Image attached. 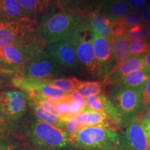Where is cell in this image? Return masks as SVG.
Returning a JSON list of instances; mask_svg holds the SVG:
<instances>
[{
    "mask_svg": "<svg viewBox=\"0 0 150 150\" xmlns=\"http://www.w3.org/2000/svg\"><path fill=\"white\" fill-rule=\"evenodd\" d=\"M93 40L94 31L83 18L75 28L69 42L74 46L81 68L92 77L104 80V73L95 59Z\"/></svg>",
    "mask_w": 150,
    "mask_h": 150,
    "instance_id": "cell-1",
    "label": "cell"
},
{
    "mask_svg": "<svg viewBox=\"0 0 150 150\" xmlns=\"http://www.w3.org/2000/svg\"><path fill=\"white\" fill-rule=\"evenodd\" d=\"M47 45L38 22L31 19L10 20L0 16V48L11 45Z\"/></svg>",
    "mask_w": 150,
    "mask_h": 150,
    "instance_id": "cell-2",
    "label": "cell"
},
{
    "mask_svg": "<svg viewBox=\"0 0 150 150\" xmlns=\"http://www.w3.org/2000/svg\"><path fill=\"white\" fill-rule=\"evenodd\" d=\"M122 132L102 127H86L70 137L78 150H120Z\"/></svg>",
    "mask_w": 150,
    "mask_h": 150,
    "instance_id": "cell-3",
    "label": "cell"
},
{
    "mask_svg": "<svg viewBox=\"0 0 150 150\" xmlns=\"http://www.w3.org/2000/svg\"><path fill=\"white\" fill-rule=\"evenodd\" d=\"M28 139L38 150H73L68 134L59 127L33 117L28 131Z\"/></svg>",
    "mask_w": 150,
    "mask_h": 150,
    "instance_id": "cell-4",
    "label": "cell"
},
{
    "mask_svg": "<svg viewBox=\"0 0 150 150\" xmlns=\"http://www.w3.org/2000/svg\"><path fill=\"white\" fill-rule=\"evenodd\" d=\"M83 17L65 11H59L40 20V34L48 44L70 40L76 26Z\"/></svg>",
    "mask_w": 150,
    "mask_h": 150,
    "instance_id": "cell-5",
    "label": "cell"
},
{
    "mask_svg": "<svg viewBox=\"0 0 150 150\" xmlns=\"http://www.w3.org/2000/svg\"><path fill=\"white\" fill-rule=\"evenodd\" d=\"M47 45H11L0 48V69L2 72H16L20 67L45 52Z\"/></svg>",
    "mask_w": 150,
    "mask_h": 150,
    "instance_id": "cell-6",
    "label": "cell"
},
{
    "mask_svg": "<svg viewBox=\"0 0 150 150\" xmlns=\"http://www.w3.org/2000/svg\"><path fill=\"white\" fill-rule=\"evenodd\" d=\"M140 88L124 87L112 89L109 98L122 117L124 127L138 116L140 104Z\"/></svg>",
    "mask_w": 150,
    "mask_h": 150,
    "instance_id": "cell-7",
    "label": "cell"
},
{
    "mask_svg": "<svg viewBox=\"0 0 150 150\" xmlns=\"http://www.w3.org/2000/svg\"><path fill=\"white\" fill-rule=\"evenodd\" d=\"M16 73L24 78L40 79H58L63 75L62 69L45 52L30 60Z\"/></svg>",
    "mask_w": 150,
    "mask_h": 150,
    "instance_id": "cell-8",
    "label": "cell"
},
{
    "mask_svg": "<svg viewBox=\"0 0 150 150\" xmlns=\"http://www.w3.org/2000/svg\"><path fill=\"white\" fill-rule=\"evenodd\" d=\"M45 52L62 70L72 73H78L81 70L74 46L69 41L47 45Z\"/></svg>",
    "mask_w": 150,
    "mask_h": 150,
    "instance_id": "cell-9",
    "label": "cell"
},
{
    "mask_svg": "<svg viewBox=\"0 0 150 150\" xmlns=\"http://www.w3.org/2000/svg\"><path fill=\"white\" fill-rule=\"evenodd\" d=\"M122 132L120 150H150L142 118L136 117Z\"/></svg>",
    "mask_w": 150,
    "mask_h": 150,
    "instance_id": "cell-10",
    "label": "cell"
},
{
    "mask_svg": "<svg viewBox=\"0 0 150 150\" xmlns=\"http://www.w3.org/2000/svg\"><path fill=\"white\" fill-rule=\"evenodd\" d=\"M11 87L16 88L27 94L38 93L54 99H63L67 95L62 90L48 84L45 79L35 78H24L15 74L11 80Z\"/></svg>",
    "mask_w": 150,
    "mask_h": 150,
    "instance_id": "cell-11",
    "label": "cell"
},
{
    "mask_svg": "<svg viewBox=\"0 0 150 150\" xmlns=\"http://www.w3.org/2000/svg\"><path fill=\"white\" fill-rule=\"evenodd\" d=\"M28 96L22 91H6L0 94V103L10 123L16 122L21 118L27 109Z\"/></svg>",
    "mask_w": 150,
    "mask_h": 150,
    "instance_id": "cell-12",
    "label": "cell"
},
{
    "mask_svg": "<svg viewBox=\"0 0 150 150\" xmlns=\"http://www.w3.org/2000/svg\"><path fill=\"white\" fill-rule=\"evenodd\" d=\"M93 47L96 61L102 69L104 79L114 67L110 38H106L94 32Z\"/></svg>",
    "mask_w": 150,
    "mask_h": 150,
    "instance_id": "cell-13",
    "label": "cell"
},
{
    "mask_svg": "<svg viewBox=\"0 0 150 150\" xmlns=\"http://www.w3.org/2000/svg\"><path fill=\"white\" fill-rule=\"evenodd\" d=\"M82 128L86 127H102L105 128L120 130V127L117 125L110 116L106 112L98 110H92L91 108L86 107L83 111L75 115Z\"/></svg>",
    "mask_w": 150,
    "mask_h": 150,
    "instance_id": "cell-14",
    "label": "cell"
},
{
    "mask_svg": "<svg viewBox=\"0 0 150 150\" xmlns=\"http://www.w3.org/2000/svg\"><path fill=\"white\" fill-rule=\"evenodd\" d=\"M143 67V55L130 56L125 61L114 65L112 70L103 81L106 86H111L130 72Z\"/></svg>",
    "mask_w": 150,
    "mask_h": 150,
    "instance_id": "cell-15",
    "label": "cell"
},
{
    "mask_svg": "<svg viewBox=\"0 0 150 150\" xmlns=\"http://www.w3.org/2000/svg\"><path fill=\"white\" fill-rule=\"evenodd\" d=\"M28 18L38 22L54 13L55 0H18Z\"/></svg>",
    "mask_w": 150,
    "mask_h": 150,
    "instance_id": "cell-16",
    "label": "cell"
},
{
    "mask_svg": "<svg viewBox=\"0 0 150 150\" xmlns=\"http://www.w3.org/2000/svg\"><path fill=\"white\" fill-rule=\"evenodd\" d=\"M86 107L91 108L92 110L106 112L117 124L120 129L123 128L124 124L122 117L109 97L106 96L104 94L91 96L86 98Z\"/></svg>",
    "mask_w": 150,
    "mask_h": 150,
    "instance_id": "cell-17",
    "label": "cell"
},
{
    "mask_svg": "<svg viewBox=\"0 0 150 150\" xmlns=\"http://www.w3.org/2000/svg\"><path fill=\"white\" fill-rule=\"evenodd\" d=\"M95 33L106 38H110L112 19L99 9L90 12L84 17Z\"/></svg>",
    "mask_w": 150,
    "mask_h": 150,
    "instance_id": "cell-18",
    "label": "cell"
},
{
    "mask_svg": "<svg viewBox=\"0 0 150 150\" xmlns=\"http://www.w3.org/2000/svg\"><path fill=\"white\" fill-rule=\"evenodd\" d=\"M149 77L150 70L143 67L139 70L130 72L110 86L112 90L124 87H141Z\"/></svg>",
    "mask_w": 150,
    "mask_h": 150,
    "instance_id": "cell-19",
    "label": "cell"
},
{
    "mask_svg": "<svg viewBox=\"0 0 150 150\" xmlns=\"http://www.w3.org/2000/svg\"><path fill=\"white\" fill-rule=\"evenodd\" d=\"M0 16L10 20L30 19L22 8L18 0H0Z\"/></svg>",
    "mask_w": 150,
    "mask_h": 150,
    "instance_id": "cell-20",
    "label": "cell"
},
{
    "mask_svg": "<svg viewBox=\"0 0 150 150\" xmlns=\"http://www.w3.org/2000/svg\"><path fill=\"white\" fill-rule=\"evenodd\" d=\"M60 11H68L83 18L93 10L91 9L90 0H55Z\"/></svg>",
    "mask_w": 150,
    "mask_h": 150,
    "instance_id": "cell-21",
    "label": "cell"
},
{
    "mask_svg": "<svg viewBox=\"0 0 150 150\" xmlns=\"http://www.w3.org/2000/svg\"><path fill=\"white\" fill-rule=\"evenodd\" d=\"M110 39L114 64H119L130 57L129 53V40L125 35L110 37Z\"/></svg>",
    "mask_w": 150,
    "mask_h": 150,
    "instance_id": "cell-22",
    "label": "cell"
},
{
    "mask_svg": "<svg viewBox=\"0 0 150 150\" xmlns=\"http://www.w3.org/2000/svg\"><path fill=\"white\" fill-rule=\"evenodd\" d=\"M28 101H29V104L32 108L35 117L37 119L42 122H44L50 124V125H54V126L59 127L61 129H63L65 120H62L59 116L47 111V110L41 107L40 106H39L38 104L33 102V101L29 100V99H28Z\"/></svg>",
    "mask_w": 150,
    "mask_h": 150,
    "instance_id": "cell-23",
    "label": "cell"
},
{
    "mask_svg": "<svg viewBox=\"0 0 150 150\" xmlns=\"http://www.w3.org/2000/svg\"><path fill=\"white\" fill-rule=\"evenodd\" d=\"M106 86L103 80L100 81H83L79 80L76 91L84 98H88L91 96L103 95Z\"/></svg>",
    "mask_w": 150,
    "mask_h": 150,
    "instance_id": "cell-24",
    "label": "cell"
},
{
    "mask_svg": "<svg viewBox=\"0 0 150 150\" xmlns=\"http://www.w3.org/2000/svg\"><path fill=\"white\" fill-rule=\"evenodd\" d=\"M50 85L64 91L67 94H70L72 92L76 91L79 80L75 77L70 78H58L45 79Z\"/></svg>",
    "mask_w": 150,
    "mask_h": 150,
    "instance_id": "cell-25",
    "label": "cell"
},
{
    "mask_svg": "<svg viewBox=\"0 0 150 150\" xmlns=\"http://www.w3.org/2000/svg\"><path fill=\"white\" fill-rule=\"evenodd\" d=\"M129 9L127 0H115L110 4L107 8L102 11L112 20H114L122 17L127 11H129Z\"/></svg>",
    "mask_w": 150,
    "mask_h": 150,
    "instance_id": "cell-26",
    "label": "cell"
},
{
    "mask_svg": "<svg viewBox=\"0 0 150 150\" xmlns=\"http://www.w3.org/2000/svg\"><path fill=\"white\" fill-rule=\"evenodd\" d=\"M150 35V25L141 24L129 29L125 34V37L129 41L134 40L149 39Z\"/></svg>",
    "mask_w": 150,
    "mask_h": 150,
    "instance_id": "cell-27",
    "label": "cell"
},
{
    "mask_svg": "<svg viewBox=\"0 0 150 150\" xmlns=\"http://www.w3.org/2000/svg\"><path fill=\"white\" fill-rule=\"evenodd\" d=\"M150 50L149 42L147 39L134 40L129 44V56L144 55Z\"/></svg>",
    "mask_w": 150,
    "mask_h": 150,
    "instance_id": "cell-28",
    "label": "cell"
},
{
    "mask_svg": "<svg viewBox=\"0 0 150 150\" xmlns=\"http://www.w3.org/2000/svg\"><path fill=\"white\" fill-rule=\"evenodd\" d=\"M140 104L137 117H141L143 113L150 107V77L140 88Z\"/></svg>",
    "mask_w": 150,
    "mask_h": 150,
    "instance_id": "cell-29",
    "label": "cell"
},
{
    "mask_svg": "<svg viewBox=\"0 0 150 150\" xmlns=\"http://www.w3.org/2000/svg\"><path fill=\"white\" fill-rule=\"evenodd\" d=\"M129 28L122 17L112 20L110 27V37H120L126 34Z\"/></svg>",
    "mask_w": 150,
    "mask_h": 150,
    "instance_id": "cell-30",
    "label": "cell"
},
{
    "mask_svg": "<svg viewBox=\"0 0 150 150\" xmlns=\"http://www.w3.org/2000/svg\"><path fill=\"white\" fill-rule=\"evenodd\" d=\"M122 18L126 22L129 29L131 28L138 26L142 24V18L140 16V13L138 11H129L122 16Z\"/></svg>",
    "mask_w": 150,
    "mask_h": 150,
    "instance_id": "cell-31",
    "label": "cell"
},
{
    "mask_svg": "<svg viewBox=\"0 0 150 150\" xmlns=\"http://www.w3.org/2000/svg\"><path fill=\"white\" fill-rule=\"evenodd\" d=\"M58 112L59 114V117L63 120H67L70 118L69 115V102L67 96L63 99H58L56 104Z\"/></svg>",
    "mask_w": 150,
    "mask_h": 150,
    "instance_id": "cell-32",
    "label": "cell"
},
{
    "mask_svg": "<svg viewBox=\"0 0 150 150\" xmlns=\"http://www.w3.org/2000/svg\"><path fill=\"white\" fill-rule=\"evenodd\" d=\"M16 74V72H0V94L3 93L6 88L11 86V80Z\"/></svg>",
    "mask_w": 150,
    "mask_h": 150,
    "instance_id": "cell-33",
    "label": "cell"
},
{
    "mask_svg": "<svg viewBox=\"0 0 150 150\" xmlns=\"http://www.w3.org/2000/svg\"><path fill=\"white\" fill-rule=\"evenodd\" d=\"M129 9L134 11H141L145 8L149 0H127Z\"/></svg>",
    "mask_w": 150,
    "mask_h": 150,
    "instance_id": "cell-34",
    "label": "cell"
},
{
    "mask_svg": "<svg viewBox=\"0 0 150 150\" xmlns=\"http://www.w3.org/2000/svg\"><path fill=\"white\" fill-rule=\"evenodd\" d=\"M9 124H10V121L6 114L2 105L0 103V128L6 129L7 126Z\"/></svg>",
    "mask_w": 150,
    "mask_h": 150,
    "instance_id": "cell-35",
    "label": "cell"
},
{
    "mask_svg": "<svg viewBox=\"0 0 150 150\" xmlns=\"http://www.w3.org/2000/svg\"><path fill=\"white\" fill-rule=\"evenodd\" d=\"M140 13L144 24L150 25V7H145V8H143L140 11Z\"/></svg>",
    "mask_w": 150,
    "mask_h": 150,
    "instance_id": "cell-36",
    "label": "cell"
},
{
    "mask_svg": "<svg viewBox=\"0 0 150 150\" xmlns=\"http://www.w3.org/2000/svg\"><path fill=\"white\" fill-rule=\"evenodd\" d=\"M143 66L148 70H150V50L143 55Z\"/></svg>",
    "mask_w": 150,
    "mask_h": 150,
    "instance_id": "cell-37",
    "label": "cell"
},
{
    "mask_svg": "<svg viewBox=\"0 0 150 150\" xmlns=\"http://www.w3.org/2000/svg\"><path fill=\"white\" fill-rule=\"evenodd\" d=\"M114 1L115 0H99V9L100 11L104 10Z\"/></svg>",
    "mask_w": 150,
    "mask_h": 150,
    "instance_id": "cell-38",
    "label": "cell"
},
{
    "mask_svg": "<svg viewBox=\"0 0 150 150\" xmlns=\"http://www.w3.org/2000/svg\"><path fill=\"white\" fill-rule=\"evenodd\" d=\"M141 118L143 122L150 123V107L148 108L145 112H144L143 115H142Z\"/></svg>",
    "mask_w": 150,
    "mask_h": 150,
    "instance_id": "cell-39",
    "label": "cell"
},
{
    "mask_svg": "<svg viewBox=\"0 0 150 150\" xmlns=\"http://www.w3.org/2000/svg\"><path fill=\"white\" fill-rule=\"evenodd\" d=\"M144 122V127H145V129L146 131V134H147V136L148 142H149V144L150 146V123L145 122Z\"/></svg>",
    "mask_w": 150,
    "mask_h": 150,
    "instance_id": "cell-40",
    "label": "cell"
},
{
    "mask_svg": "<svg viewBox=\"0 0 150 150\" xmlns=\"http://www.w3.org/2000/svg\"><path fill=\"white\" fill-rule=\"evenodd\" d=\"M7 136L6 129L0 128V142H4Z\"/></svg>",
    "mask_w": 150,
    "mask_h": 150,
    "instance_id": "cell-41",
    "label": "cell"
},
{
    "mask_svg": "<svg viewBox=\"0 0 150 150\" xmlns=\"http://www.w3.org/2000/svg\"><path fill=\"white\" fill-rule=\"evenodd\" d=\"M0 150H12V147L8 143L1 142H0Z\"/></svg>",
    "mask_w": 150,
    "mask_h": 150,
    "instance_id": "cell-42",
    "label": "cell"
},
{
    "mask_svg": "<svg viewBox=\"0 0 150 150\" xmlns=\"http://www.w3.org/2000/svg\"><path fill=\"white\" fill-rule=\"evenodd\" d=\"M18 150H38L36 148L34 147L33 146V147H21L20 148V149H18Z\"/></svg>",
    "mask_w": 150,
    "mask_h": 150,
    "instance_id": "cell-43",
    "label": "cell"
},
{
    "mask_svg": "<svg viewBox=\"0 0 150 150\" xmlns=\"http://www.w3.org/2000/svg\"><path fill=\"white\" fill-rule=\"evenodd\" d=\"M0 72H2V71H1V69H0Z\"/></svg>",
    "mask_w": 150,
    "mask_h": 150,
    "instance_id": "cell-44",
    "label": "cell"
},
{
    "mask_svg": "<svg viewBox=\"0 0 150 150\" xmlns=\"http://www.w3.org/2000/svg\"><path fill=\"white\" fill-rule=\"evenodd\" d=\"M149 45H150V42H149Z\"/></svg>",
    "mask_w": 150,
    "mask_h": 150,
    "instance_id": "cell-45",
    "label": "cell"
},
{
    "mask_svg": "<svg viewBox=\"0 0 150 150\" xmlns=\"http://www.w3.org/2000/svg\"><path fill=\"white\" fill-rule=\"evenodd\" d=\"M149 38H150V35H149Z\"/></svg>",
    "mask_w": 150,
    "mask_h": 150,
    "instance_id": "cell-46",
    "label": "cell"
}]
</instances>
